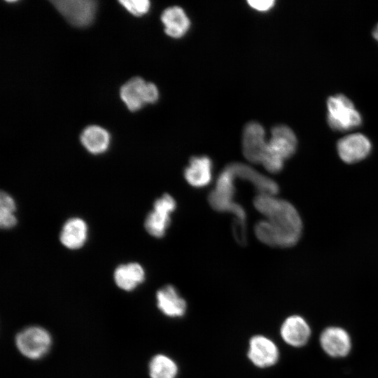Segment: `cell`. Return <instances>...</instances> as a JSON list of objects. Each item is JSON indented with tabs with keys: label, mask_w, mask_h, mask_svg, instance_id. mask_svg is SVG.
<instances>
[{
	"label": "cell",
	"mask_w": 378,
	"mask_h": 378,
	"mask_svg": "<svg viewBox=\"0 0 378 378\" xmlns=\"http://www.w3.org/2000/svg\"><path fill=\"white\" fill-rule=\"evenodd\" d=\"M253 205L265 217L254 227L259 241L279 248L291 247L297 244L302 234V222L291 203L276 195L258 194Z\"/></svg>",
	"instance_id": "obj_1"
},
{
	"label": "cell",
	"mask_w": 378,
	"mask_h": 378,
	"mask_svg": "<svg viewBox=\"0 0 378 378\" xmlns=\"http://www.w3.org/2000/svg\"><path fill=\"white\" fill-rule=\"evenodd\" d=\"M236 178L230 167L226 166L220 173L214 188L208 196V201L214 210L230 212L234 216V234L237 241L243 244L246 239V214L244 209L234 201Z\"/></svg>",
	"instance_id": "obj_2"
},
{
	"label": "cell",
	"mask_w": 378,
	"mask_h": 378,
	"mask_svg": "<svg viewBox=\"0 0 378 378\" xmlns=\"http://www.w3.org/2000/svg\"><path fill=\"white\" fill-rule=\"evenodd\" d=\"M297 138L293 130L286 125L272 128L267 141L262 164L270 173L276 174L284 167V162L295 152Z\"/></svg>",
	"instance_id": "obj_3"
},
{
	"label": "cell",
	"mask_w": 378,
	"mask_h": 378,
	"mask_svg": "<svg viewBox=\"0 0 378 378\" xmlns=\"http://www.w3.org/2000/svg\"><path fill=\"white\" fill-rule=\"evenodd\" d=\"M327 120L336 131L344 132L359 127L362 117L353 102L344 94L330 97L327 100Z\"/></svg>",
	"instance_id": "obj_4"
},
{
	"label": "cell",
	"mask_w": 378,
	"mask_h": 378,
	"mask_svg": "<svg viewBox=\"0 0 378 378\" xmlns=\"http://www.w3.org/2000/svg\"><path fill=\"white\" fill-rule=\"evenodd\" d=\"M52 339L50 333L38 326L26 328L15 337L18 351L29 359H39L50 350Z\"/></svg>",
	"instance_id": "obj_5"
},
{
	"label": "cell",
	"mask_w": 378,
	"mask_h": 378,
	"mask_svg": "<svg viewBox=\"0 0 378 378\" xmlns=\"http://www.w3.org/2000/svg\"><path fill=\"white\" fill-rule=\"evenodd\" d=\"M120 95L130 111H136L145 104L155 102L159 94L155 85L134 77L122 85Z\"/></svg>",
	"instance_id": "obj_6"
},
{
	"label": "cell",
	"mask_w": 378,
	"mask_h": 378,
	"mask_svg": "<svg viewBox=\"0 0 378 378\" xmlns=\"http://www.w3.org/2000/svg\"><path fill=\"white\" fill-rule=\"evenodd\" d=\"M51 3L72 25L84 27L94 20L97 1L91 0H55Z\"/></svg>",
	"instance_id": "obj_7"
},
{
	"label": "cell",
	"mask_w": 378,
	"mask_h": 378,
	"mask_svg": "<svg viewBox=\"0 0 378 378\" xmlns=\"http://www.w3.org/2000/svg\"><path fill=\"white\" fill-rule=\"evenodd\" d=\"M176 207L175 200L169 194H164L157 199L153 209L147 215L145 228L153 237H162L171 222V214Z\"/></svg>",
	"instance_id": "obj_8"
},
{
	"label": "cell",
	"mask_w": 378,
	"mask_h": 378,
	"mask_svg": "<svg viewBox=\"0 0 378 378\" xmlns=\"http://www.w3.org/2000/svg\"><path fill=\"white\" fill-rule=\"evenodd\" d=\"M267 143L265 132L261 125L251 122L246 125L243 132L242 150L248 161L262 164Z\"/></svg>",
	"instance_id": "obj_9"
},
{
	"label": "cell",
	"mask_w": 378,
	"mask_h": 378,
	"mask_svg": "<svg viewBox=\"0 0 378 378\" xmlns=\"http://www.w3.org/2000/svg\"><path fill=\"white\" fill-rule=\"evenodd\" d=\"M319 342L323 351L335 358L346 357L352 348L349 332L344 328L336 326L326 328L320 335Z\"/></svg>",
	"instance_id": "obj_10"
},
{
	"label": "cell",
	"mask_w": 378,
	"mask_h": 378,
	"mask_svg": "<svg viewBox=\"0 0 378 378\" xmlns=\"http://www.w3.org/2000/svg\"><path fill=\"white\" fill-rule=\"evenodd\" d=\"M372 144L365 135L356 133L340 139L337 144V150L341 160L348 164L358 162L370 153Z\"/></svg>",
	"instance_id": "obj_11"
},
{
	"label": "cell",
	"mask_w": 378,
	"mask_h": 378,
	"mask_svg": "<svg viewBox=\"0 0 378 378\" xmlns=\"http://www.w3.org/2000/svg\"><path fill=\"white\" fill-rule=\"evenodd\" d=\"M249 360L258 368H268L276 363L279 351L275 343L263 335H255L249 341Z\"/></svg>",
	"instance_id": "obj_12"
},
{
	"label": "cell",
	"mask_w": 378,
	"mask_h": 378,
	"mask_svg": "<svg viewBox=\"0 0 378 378\" xmlns=\"http://www.w3.org/2000/svg\"><path fill=\"white\" fill-rule=\"evenodd\" d=\"M280 334L283 340L293 347H302L309 340L312 330L307 320L297 314L287 317L282 323Z\"/></svg>",
	"instance_id": "obj_13"
},
{
	"label": "cell",
	"mask_w": 378,
	"mask_h": 378,
	"mask_svg": "<svg viewBox=\"0 0 378 378\" xmlns=\"http://www.w3.org/2000/svg\"><path fill=\"white\" fill-rule=\"evenodd\" d=\"M237 177L252 183L258 191V194L276 195L279 192L278 184L272 178L258 172L251 166L234 162L228 164Z\"/></svg>",
	"instance_id": "obj_14"
},
{
	"label": "cell",
	"mask_w": 378,
	"mask_h": 378,
	"mask_svg": "<svg viewBox=\"0 0 378 378\" xmlns=\"http://www.w3.org/2000/svg\"><path fill=\"white\" fill-rule=\"evenodd\" d=\"M157 306L166 316L172 318L183 316L186 311V302L172 285L161 288L156 293Z\"/></svg>",
	"instance_id": "obj_15"
},
{
	"label": "cell",
	"mask_w": 378,
	"mask_h": 378,
	"mask_svg": "<svg viewBox=\"0 0 378 378\" xmlns=\"http://www.w3.org/2000/svg\"><path fill=\"white\" fill-rule=\"evenodd\" d=\"M212 162L207 156H195L184 170L186 181L195 188H202L212 179Z\"/></svg>",
	"instance_id": "obj_16"
},
{
	"label": "cell",
	"mask_w": 378,
	"mask_h": 378,
	"mask_svg": "<svg viewBox=\"0 0 378 378\" xmlns=\"http://www.w3.org/2000/svg\"><path fill=\"white\" fill-rule=\"evenodd\" d=\"M88 226L80 218L69 219L63 225L59 239L67 248L71 250L82 247L87 240Z\"/></svg>",
	"instance_id": "obj_17"
},
{
	"label": "cell",
	"mask_w": 378,
	"mask_h": 378,
	"mask_svg": "<svg viewBox=\"0 0 378 378\" xmlns=\"http://www.w3.org/2000/svg\"><path fill=\"white\" fill-rule=\"evenodd\" d=\"M145 271L136 262L119 265L114 271L113 278L116 285L122 290L131 291L145 280Z\"/></svg>",
	"instance_id": "obj_18"
},
{
	"label": "cell",
	"mask_w": 378,
	"mask_h": 378,
	"mask_svg": "<svg viewBox=\"0 0 378 378\" xmlns=\"http://www.w3.org/2000/svg\"><path fill=\"white\" fill-rule=\"evenodd\" d=\"M161 20L164 25L165 33L172 38L183 36L190 27V20L184 10L178 6L165 9Z\"/></svg>",
	"instance_id": "obj_19"
},
{
	"label": "cell",
	"mask_w": 378,
	"mask_h": 378,
	"mask_svg": "<svg viewBox=\"0 0 378 378\" xmlns=\"http://www.w3.org/2000/svg\"><path fill=\"white\" fill-rule=\"evenodd\" d=\"M80 139L85 148L94 155L105 152L110 144L108 132L97 125H90L85 128Z\"/></svg>",
	"instance_id": "obj_20"
},
{
	"label": "cell",
	"mask_w": 378,
	"mask_h": 378,
	"mask_svg": "<svg viewBox=\"0 0 378 378\" xmlns=\"http://www.w3.org/2000/svg\"><path fill=\"white\" fill-rule=\"evenodd\" d=\"M150 378H176L178 367L169 357L158 354L153 356L148 365Z\"/></svg>",
	"instance_id": "obj_21"
},
{
	"label": "cell",
	"mask_w": 378,
	"mask_h": 378,
	"mask_svg": "<svg viewBox=\"0 0 378 378\" xmlns=\"http://www.w3.org/2000/svg\"><path fill=\"white\" fill-rule=\"evenodd\" d=\"M119 2L130 13L138 17L146 14L150 8L148 0H122Z\"/></svg>",
	"instance_id": "obj_22"
},
{
	"label": "cell",
	"mask_w": 378,
	"mask_h": 378,
	"mask_svg": "<svg viewBox=\"0 0 378 378\" xmlns=\"http://www.w3.org/2000/svg\"><path fill=\"white\" fill-rule=\"evenodd\" d=\"M16 204L13 197L6 192H1L0 195V211L15 213Z\"/></svg>",
	"instance_id": "obj_23"
},
{
	"label": "cell",
	"mask_w": 378,
	"mask_h": 378,
	"mask_svg": "<svg viewBox=\"0 0 378 378\" xmlns=\"http://www.w3.org/2000/svg\"><path fill=\"white\" fill-rule=\"evenodd\" d=\"M17 223V218L14 213L0 211V225L2 228L10 229Z\"/></svg>",
	"instance_id": "obj_24"
},
{
	"label": "cell",
	"mask_w": 378,
	"mask_h": 378,
	"mask_svg": "<svg viewBox=\"0 0 378 378\" xmlns=\"http://www.w3.org/2000/svg\"><path fill=\"white\" fill-rule=\"evenodd\" d=\"M248 3L251 7L259 10L267 11L273 7L274 1L273 0H250Z\"/></svg>",
	"instance_id": "obj_25"
},
{
	"label": "cell",
	"mask_w": 378,
	"mask_h": 378,
	"mask_svg": "<svg viewBox=\"0 0 378 378\" xmlns=\"http://www.w3.org/2000/svg\"><path fill=\"white\" fill-rule=\"evenodd\" d=\"M372 35H373L374 38L378 41V24H377V26L374 29V31L372 32Z\"/></svg>",
	"instance_id": "obj_26"
}]
</instances>
